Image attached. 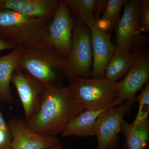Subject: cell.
I'll use <instances>...</instances> for the list:
<instances>
[{
  "mask_svg": "<svg viewBox=\"0 0 149 149\" xmlns=\"http://www.w3.org/2000/svg\"><path fill=\"white\" fill-rule=\"evenodd\" d=\"M84 110L72 99L68 86L46 88L37 112L24 122L28 128L39 135L56 136Z\"/></svg>",
  "mask_w": 149,
  "mask_h": 149,
  "instance_id": "1",
  "label": "cell"
},
{
  "mask_svg": "<svg viewBox=\"0 0 149 149\" xmlns=\"http://www.w3.org/2000/svg\"><path fill=\"white\" fill-rule=\"evenodd\" d=\"M19 67L46 88L63 86L66 77V58L44 44L21 51Z\"/></svg>",
  "mask_w": 149,
  "mask_h": 149,
  "instance_id": "2",
  "label": "cell"
},
{
  "mask_svg": "<svg viewBox=\"0 0 149 149\" xmlns=\"http://www.w3.org/2000/svg\"><path fill=\"white\" fill-rule=\"evenodd\" d=\"M51 21L31 18L10 10H0V38L22 51L44 44Z\"/></svg>",
  "mask_w": 149,
  "mask_h": 149,
  "instance_id": "3",
  "label": "cell"
},
{
  "mask_svg": "<svg viewBox=\"0 0 149 149\" xmlns=\"http://www.w3.org/2000/svg\"><path fill=\"white\" fill-rule=\"evenodd\" d=\"M69 80L71 97L84 110L97 111L115 107L117 98L116 83L105 77H75Z\"/></svg>",
  "mask_w": 149,
  "mask_h": 149,
  "instance_id": "4",
  "label": "cell"
},
{
  "mask_svg": "<svg viewBox=\"0 0 149 149\" xmlns=\"http://www.w3.org/2000/svg\"><path fill=\"white\" fill-rule=\"evenodd\" d=\"M116 30V52L133 53L145 49L148 39L141 31L139 0L127 1Z\"/></svg>",
  "mask_w": 149,
  "mask_h": 149,
  "instance_id": "5",
  "label": "cell"
},
{
  "mask_svg": "<svg viewBox=\"0 0 149 149\" xmlns=\"http://www.w3.org/2000/svg\"><path fill=\"white\" fill-rule=\"evenodd\" d=\"M93 53L90 29L74 20L72 46L66 58V77H91Z\"/></svg>",
  "mask_w": 149,
  "mask_h": 149,
  "instance_id": "6",
  "label": "cell"
},
{
  "mask_svg": "<svg viewBox=\"0 0 149 149\" xmlns=\"http://www.w3.org/2000/svg\"><path fill=\"white\" fill-rule=\"evenodd\" d=\"M149 57L145 49L137 52L135 60L124 78L116 82L117 98L115 107L124 102L132 107L136 102V94L148 82Z\"/></svg>",
  "mask_w": 149,
  "mask_h": 149,
  "instance_id": "7",
  "label": "cell"
},
{
  "mask_svg": "<svg viewBox=\"0 0 149 149\" xmlns=\"http://www.w3.org/2000/svg\"><path fill=\"white\" fill-rule=\"evenodd\" d=\"M131 107L125 103L112 107L102 112L95 123V133L97 139V149H116L119 133H122L124 117L130 112Z\"/></svg>",
  "mask_w": 149,
  "mask_h": 149,
  "instance_id": "8",
  "label": "cell"
},
{
  "mask_svg": "<svg viewBox=\"0 0 149 149\" xmlns=\"http://www.w3.org/2000/svg\"><path fill=\"white\" fill-rule=\"evenodd\" d=\"M74 19L65 0H61L48 26L44 44L55 49L65 58L72 46Z\"/></svg>",
  "mask_w": 149,
  "mask_h": 149,
  "instance_id": "9",
  "label": "cell"
},
{
  "mask_svg": "<svg viewBox=\"0 0 149 149\" xmlns=\"http://www.w3.org/2000/svg\"><path fill=\"white\" fill-rule=\"evenodd\" d=\"M11 82L16 88L20 98L27 122L39 109L46 88L41 83L32 79L19 69L17 68Z\"/></svg>",
  "mask_w": 149,
  "mask_h": 149,
  "instance_id": "10",
  "label": "cell"
},
{
  "mask_svg": "<svg viewBox=\"0 0 149 149\" xmlns=\"http://www.w3.org/2000/svg\"><path fill=\"white\" fill-rule=\"evenodd\" d=\"M8 126L12 137L11 149H49L61 145L56 136L39 135L19 118L11 119Z\"/></svg>",
  "mask_w": 149,
  "mask_h": 149,
  "instance_id": "11",
  "label": "cell"
},
{
  "mask_svg": "<svg viewBox=\"0 0 149 149\" xmlns=\"http://www.w3.org/2000/svg\"><path fill=\"white\" fill-rule=\"evenodd\" d=\"M90 31L93 53L91 77L104 78L107 65L115 52L116 47L112 43L111 35L100 29L96 23Z\"/></svg>",
  "mask_w": 149,
  "mask_h": 149,
  "instance_id": "12",
  "label": "cell"
},
{
  "mask_svg": "<svg viewBox=\"0 0 149 149\" xmlns=\"http://www.w3.org/2000/svg\"><path fill=\"white\" fill-rule=\"evenodd\" d=\"M61 1L4 0L3 10H10L31 18L51 21Z\"/></svg>",
  "mask_w": 149,
  "mask_h": 149,
  "instance_id": "13",
  "label": "cell"
},
{
  "mask_svg": "<svg viewBox=\"0 0 149 149\" xmlns=\"http://www.w3.org/2000/svg\"><path fill=\"white\" fill-rule=\"evenodd\" d=\"M108 109L97 111H83L68 123L62 133L63 136L85 138L95 136L96 120L100 115Z\"/></svg>",
  "mask_w": 149,
  "mask_h": 149,
  "instance_id": "14",
  "label": "cell"
},
{
  "mask_svg": "<svg viewBox=\"0 0 149 149\" xmlns=\"http://www.w3.org/2000/svg\"><path fill=\"white\" fill-rule=\"evenodd\" d=\"M21 51L14 49L11 52L0 56V100L11 102L13 97L10 89L12 77L19 67Z\"/></svg>",
  "mask_w": 149,
  "mask_h": 149,
  "instance_id": "15",
  "label": "cell"
},
{
  "mask_svg": "<svg viewBox=\"0 0 149 149\" xmlns=\"http://www.w3.org/2000/svg\"><path fill=\"white\" fill-rule=\"evenodd\" d=\"M122 133L126 139L127 148L145 149L149 140L148 120L140 123H130L124 120Z\"/></svg>",
  "mask_w": 149,
  "mask_h": 149,
  "instance_id": "16",
  "label": "cell"
},
{
  "mask_svg": "<svg viewBox=\"0 0 149 149\" xmlns=\"http://www.w3.org/2000/svg\"><path fill=\"white\" fill-rule=\"evenodd\" d=\"M133 53L116 52L107 65L104 77L116 83L128 72L136 58L137 52Z\"/></svg>",
  "mask_w": 149,
  "mask_h": 149,
  "instance_id": "17",
  "label": "cell"
},
{
  "mask_svg": "<svg viewBox=\"0 0 149 149\" xmlns=\"http://www.w3.org/2000/svg\"><path fill=\"white\" fill-rule=\"evenodd\" d=\"M65 1L74 20L90 29L95 24L93 15L95 0H65Z\"/></svg>",
  "mask_w": 149,
  "mask_h": 149,
  "instance_id": "18",
  "label": "cell"
},
{
  "mask_svg": "<svg viewBox=\"0 0 149 149\" xmlns=\"http://www.w3.org/2000/svg\"><path fill=\"white\" fill-rule=\"evenodd\" d=\"M126 1L125 0H108L102 15L96 22L98 26L111 35L117 27L120 18V11Z\"/></svg>",
  "mask_w": 149,
  "mask_h": 149,
  "instance_id": "19",
  "label": "cell"
},
{
  "mask_svg": "<svg viewBox=\"0 0 149 149\" xmlns=\"http://www.w3.org/2000/svg\"><path fill=\"white\" fill-rule=\"evenodd\" d=\"M136 102L139 104V109L133 123H140L148 120L149 113V83L148 82L139 96L136 97Z\"/></svg>",
  "mask_w": 149,
  "mask_h": 149,
  "instance_id": "20",
  "label": "cell"
},
{
  "mask_svg": "<svg viewBox=\"0 0 149 149\" xmlns=\"http://www.w3.org/2000/svg\"><path fill=\"white\" fill-rule=\"evenodd\" d=\"M139 14L142 33L149 31V1L139 0Z\"/></svg>",
  "mask_w": 149,
  "mask_h": 149,
  "instance_id": "21",
  "label": "cell"
},
{
  "mask_svg": "<svg viewBox=\"0 0 149 149\" xmlns=\"http://www.w3.org/2000/svg\"><path fill=\"white\" fill-rule=\"evenodd\" d=\"M12 141L10 132L0 130V149H11Z\"/></svg>",
  "mask_w": 149,
  "mask_h": 149,
  "instance_id": "22",
  "label": "cell"
},
{
  "mask_svg": "<svg viewBox=\"0 0 149 149\" xmlns=\"http://www.w3.org/2000/svg\"><path fill=\"white\" fill-rule=\"evenodd\" d=\"M107 1L106 0H95L94 8V18L96 22L98 21L105 8Z\"/></svg>",
  "mask_w": 149,
  "mask_h": 149,
  "instance_id": "23",
  "label": "cell"
},
{
  "mask_svg": "<svg viewBox=\"0 0 149 149\" xmlns=\"http://www.w3.org/2000/svg\"><path fill=\"white\" fill-rule=\"evenodd\" d=\"M0 130H3L7 132H10L8 125H7L6 123L1 110H0Z\"/></svg>",
  "mask_w": 149,
  "mask_h": 149,
  "instance_id": "24",
  "label": "cell"
},
{
  "mask_svg": "<svg viewBox=\"0 0 149 149\" xmlns=\"http://www.w3.org/2000/svg\"><path fill=\"white\" fill-rule=\"evenodd\" d=\"M13 49V48L9 44L0 38V52L6 50Z\"/></svg>",
  "mask_w": 149,
  "mask_h": 149,
  "instance_id": "25",
  "label": "cell"
},
{
  "mask_svg": "<svg viewBox=\"0 0 149 149\" xmlns=\"http://www.w3.org/2000/svg\"><path fill=\"white\" fill-rule=\"evenodd\" d=\"M63 149V147L62 145H59L58 146H57L55 147H54V148H52L49 149Z\"/></svg>",
  "mask_w": 149,
  "mask_h": 149,
  "instance_id": "26",
  "label": "cell"
},
{
  "mask_svg": "<svg viewBox=\"0 0 149 149\" xmlns=\"http://www.w3.org/2000/svg\"><path fill=\"white\" fill-rule=\"evenodd\" d=\"M4 0H0V10H3Z\"/></svg>",
  "mask_w": 149,
  "mask_h": 149,
  "instance_id": "27",
  "label": "cell"
},
{
  "mask_svg": "<svg viewBox=\"0 0 149 149\" xmlns=\"http://www.w3.org/2000/svg\"><path fill=\"white\" fill-rule=\"evenodd\" d=\"M126 149H129L127 148H126Z\"/></svg>",
  "mask_w": 149,
  "mask_h": 149,
  "instance_id": "28",
  "label": "cell"
},
{
  "mask_svg": "<svg viewBox=\"0 0 149 149\" xmlns=\"http://www.w3.org/2000/svg\"></svg>",
  "mask_w": 149,
  "mask_h": 149,
  "instance_id": "29",
  "label": "cell"
}]
</instances>
